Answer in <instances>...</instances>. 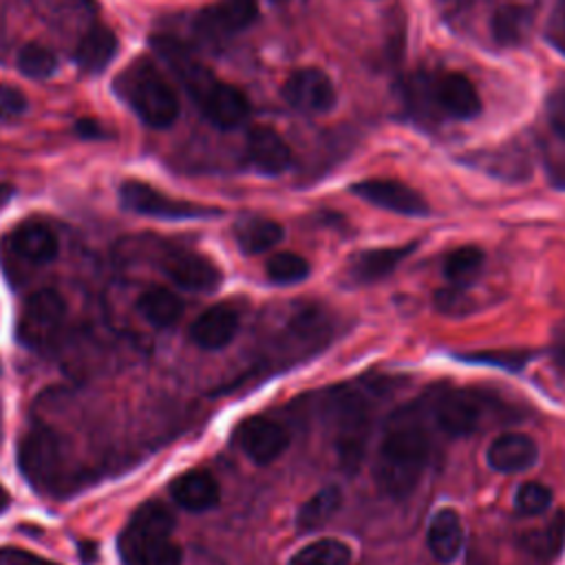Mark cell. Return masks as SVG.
Returning <instances> with one entry per match:
<instances>
[{
	"mask_svg": "<svg viewBox=\"0 0 565 565\" xmlns=\"http://www.w3.org/2000/svg\"><path fill=\"white\" fill-rule=\"evenodd\" d=\"M428 455L430 435L422 404H406L393 411L384 424L373 468L380 490L395 499L411 494L426 470Z\"/></svg>",
	"mask_w": 565,
	"mask_h": 565,
	"instance_id": "cell-1",
	"label": "cell"
},
{
	"mask_svg": "<svg viewBox=\"0 0 565 565\" xmlns=\"http://www.w3.org/2000/svg\"><path fill=\"white\" fill-rule=\"evenodd\" d=\"M172 530V512L157 499L143 501L119 532L121 565H179L181 550Z\"/></svg>",
	"mask_w": 565,
	"mask_h": 565,
	"instance_id": "cell-2",
	"label": "cell"
},
{
	"mask_svg": "<svg viewBox=\"0 0 565 565\" xmlns=\"http://www.w3.org/2000/svg\"><path fill=\"white\" fill-rule=\"evenodd\" d=\"M329 415L338 463L344 472H355L371 437L373 399L360 386H340L329 399Z\"/></svg>",
	"mask_w": 565,
	"mask_h": 565,
	"instance_id": "cell-3",
	"label": "cell"
},
{
	"mask_svg": "<svg viewBox=\"0 0 565 565\" xmlns=\"http://www.w3.org/2000/svg\"><path fill=\"white\" fill-rule=\"evenodd\" d=\"M115 90L150 128H168L179 115V97L174 88L148 60H137L126 66L115 79Z\"/></svg>",
	"mask_w": 565,
	"mask_h": 565,
	"instance_id": "cell-4",
	"label": "cell"
},
{
	"mask_svg": "<svg viewBox=\"0 0 565 565\" xmlns=\"http://www.w3.org/2000/svg\"><path fill=\"white\" fill-rule=\"evenodd\" d=\"M18 466L38 492L57 490L66 466L60 435L49 426H31L18 444Z\"/></svg>",
	"mask_w": 565,
	"mask_h": 565,
	"instance_id": "cell-5",
	"label": "cell"
},
{
	"mask_svg": "<svg viewBox=\"0 0 565 565\" xmlns=\"http://www.w3.org/2000/svg\"><path fill=\"white\" fill-rule=\"evenodd\" d=\"M426 408L433 422L450 437H466L475 433L490 413V399L477 388L435 386L428 395Z\"/></svg>",
	"mask_w": 565,
	"mask_h": 565,
	"instance_id": "cell-6",
	"label": "cell"
},
{
	"mask_svg": "<svg viewBox=\"0 0 565 565\" xmlns=\"http://www.w3.org/2000/svg\"><path fill=\"white\" fill-rule=\"evenodd\" d=\"M66 322V302L60 291L42 287L33 291L18 316V340L35 351L49 349Z\"/></svg>",
	"mask_w": 565,
	"mask_h": 565,
	"instance_id": "cell-7",
	"label": "cell"
},
{
	"mask_svg": "<svg viewBox=\"0 0 565 565\" xmlns=\"http://www.w3.org/2000/svg\"><path fill=\"white\" fill-rule=\"evenodd\" d=\"M119 201L126 210L141 214V216H154L166 221H192V218H210L218 216L221 210L199 205L194 201H183L168 196L159 192L157 188L143 183V181H124L119 185Z\"/></svg>",
	"mask_w": 565,
	"mask_h": 565,
	"instance_id": "cell-8",
	"label": "cell"
},
{
	"mask_svg": "<svg viewBox=\"0 0 565 565\" xmlns=\"http://www.w3.org/2000/svg\"><path fill=\"white\" fill-rule=\"evenodd\" d=\"M234 437H236L241 450L254 463H260V466L276 461L289 446L287 428L269 417H263V415L245 417L236 426Z\"/></svg>",
	"mask_w": 565,
	"mask_h": 565,
	"instance_id": "cell-9",
	"label": "cell"
},
{
	"mask_svg": "<svg viewBox=\"0 0 565 565\" xmlns=\"http://www.w3.org/2000/svg\"><path fill=\"white\" fill-rule=\"evenodd\" d=\"M285 102L302 113L320 115L333 108L335 104V88L329 75L320 68L307 66L294 71L282 84Z\"/></svg>",
	"mask_w": 565,
	"mask_h": 565,
	"instance_id": "cell-10",
	"label": "cell"
},
{
	"mask_svg": "<svg viewBox=\"0 0 565 565\" xmlns=\"http://www.w3.org/2000/svg\"><path fill=\"white\" fill-rule=\"evenodd\" d=\"M351 192L371 205L382 210L404 214V216H424L428 214L426 199L411 185L395 179H364L351 188Z\"/></svg>",
	"mask_w": 565,
	"mask_h": 565,
	"instance_id": "cell-11",
	"label": "cell"
},
{
	"mask_svg": "<svg viewBox=\"0 0 565 565\" xmlns=\"http://www.w3.org/2000/svg\"><path fill=\"white\" fill-rule=\"evenodd\" d=\"M168 278L188 291H212L221 282V269L203 254L190 249H170L161 260Z\"/></svg>",
	"mask_w": 565,
	"mask_h": 565,
	"instance_id": "cell-12",
	"label": "cell"
},
{
	"mask_svg": "<svg viewBox=\"0 0 565 565\" xmlns=\"http://www.w3.org/2000/svg\"><path fill=\"white\" fill-rule=\"evenodd\" d=\"M258 15L256 0H218L214 7L203 9L196 20V33L205 40L218 42L236 31L247 29Z\"/></svg>",
	"mask_w": 565,
	"mask_h": 565,
	"instance_id": "cell-13",
	"label": "cell"
},
{
	"mask_svg": "<svg viewBox=\"0 0 565 565\" xmlns=\"http://www.w3.org/2000/svg\"><path fill=\"white\" fill-rule=\"evenodd\" d=\"M196 108L203 113V117L221 128V130H232L241 126L247 115H249V99L245 93L227 82H216L212 90L196 104Z\"/></svg>",
	"mask_w": 565,
	"mask_h": 565,
	"instance_id": "cell-14",
	"label": "cell"
},
{
	"mask_svg": "<svg viewBox=\"0 0 565 565\" xmlns=\"http://www.w3.org/2000/svg\"><path fill=\"white\" fill-rule=\"evenodd\" d=\"M247 159L260 174L276 177L291 166V150L269 126H256L247 135Z\"/></svg>",
	"mask_w": 565,
	"mask_h": 565,
	"instance_id": "cell-15",
	"label": "cell"
},
{
	"mask_svg": "<svg viewBox=\"0 0 565 565\" xmlns=\"http://www.w3.org/2000/svg\"><path fill=\"white\" fill-rule=\"evenodd\" d=\"M238 333V313L227 305H214L190 324V340L207 351L227 347Z\"/></svg>",
	"mask_w": 565,
	"mask_h": 565,
	"instance_id": "cell-16",
	"label": "cell"
},
{
	"mask_svg": "<svg viewBox=\"0 0 565 565\" xmlns=\"http://www.w3.org/2000/svg\"><path fill=\"white\" fill-rule=\"evenodd\" d=\"M488 463L499 472H523L539 457L536 441L523 433H501L488 446Z\"/></svg>",
	"mask_w": 565,
	"mask_h": 565,
	"instance_id": "cell-17",
	"label": "cell"
},
{
	"mask_svg": "<svg viewBox=\"0 0 565 565\" xmlns=\"http://www.w3.org/2000/svg\"><path fill=\"white\" fill-rule=\"evenodd\" d=\"M9 245L22 260L33 265L51 263L60 252L55 232L40 221H24L15 225L9 234Z\"/></svg>",
	"mask_w": 565,
	"mask_h": 565,
	"instance_id": "cell-18",
	"label": "cell"
},
{
	"mask_svg": "<svg viewBox=\"0 0 565 565\" xmlns=\"http://www.w3.org/2000/svg\"><path fill=\"white\" fill-rule=\"evenodd\" d=\"M170 497L190 512H203L218 503V481L207 470H190L170 481Z\"/></svg>",
	"mask_w": 565,
	"mask_h": 565,
	"instance_id": "cell-19",
	"label": "cell"
},
{
	"mask_svg": "<svg viewBox=\"0 0 565 565\" xmlns=\"http://www.w3.org/2000/svg\"><path fill=\"white\" fill-rule=\"evenodd\" d=\"M439 108L455 119H472L481 110V99L475 84L461 73H446L435 86Z\"/></svg>",
	"mask_w": 565,
	"mask_h": 565,
	"instance_id": "cell-20",
	"label": "cell"
},
{
	"mask_svg": "<svg viewBox=\"0 0 565 565\" xmlns=\"http://www.w3.org/2000/svg\"><path fill=\"white\" fill-rule=\"evenodd\" d=\"M417 247V243L399 245V247H375L358 252L349 260V276L355 282H375L386 278L408 254Z\"/></svg>",
	"mask_w": 565,
	"mask_h": 565,
	"instance_id": "cell-21",
	"label": "cell"
},
{
	"mask_svg": "<svg viewBox=\"0 0 565 565\" xmlns=\"http://www.w3.org/2000/svg\"><path fill=\"white\" fill-rule=\"evenodd\" d=\"M463 547V523L452 508L439 510L428 527V550L439 563H452Z\"/></svg>",
	"mask_w": 565,
	"mask_h": 565,
	"instance_id": "cell-22",
	"label": "cell"
},
{
	"mask_svg": "<svg viewBox=\"0 0 565 565\" xmlns=\"http://www.w3.org/2000/svg\"><path fill=\"white\" fill-rule=\"evenodd\" d=\"M117 46L119 42L115 31L104 24H95L82 35L75 49V62L84 73H102L115 57Z\"/></svg>",
	"mask_w": 565,
	"mask_h": 565,
	"instance_id": "cell-23",
	"label": "cell"
},
{
	"mask_svg": "<svg viewBox=\"0 0 565 565\" xmlns=\"http://www.w3.org/2000/svg\"><path fill=\"white\" fill-rule=\"evenodd\" d=\"M137 309L143 316V320L150 322L152 327L168 329V327H172L181 318L183 302L168 287H148L137 298Z\"/></svg>",
	"mask_w": 565,
	"mask_h": 565,
	"instance_id": "cell-24",
	"label": "cell"
},
{
	"mask_svg": "<svg viewBox=\"0 0 565 565\" xmlns=\"http://www.w3.org/2000/svg\"><path fill=\"white\" fill-rule=\"evenodd\" d=\"M519 543L534 558L550 561L558 556V552L565 545V512L558 510L547 523L525 532Z\"/></svg>",
	"mask_w": 565,
	"mask_h": 565,
	"instance_id": "cell-25",
	"label": "cell"
},
{
	"mask_svg": "<svg viewBox=\"0 0 565 565\" xmlns=\"http://www.w3.org/2000/svg\"><path fill=\"white\" fill-rule=\"evenodd\" d=\"M236 245L241 247V252L254 256V254H263L269 252L274 245L280 243L282 238V225L271 221V218H245L236 225Z\"/></svg>",
	"mask_w": 565,
	"mask_h": 565,
	"instance_id": "cell-26",
	"label": "cell"
},
{
	"mask_svg": "<svg viewBox=\"0 0 565 565\" xmlns=\"http://www.w3.org/2000/svg\"><path fill=\"white\" fill-rule=\"evenodd\" d=\"M342 505V492L335 486H327L318 490L313 497H309L298 514H296V525L300 532H313L329 523V519L340 510Z\"/></svg>",
	"mask_w": 565,
	"mask_h": 565,
	"instance_id": "cell-27",
	"label": "cell"
},
{
	"mask_svg": "<svg viewBox=\"0 0 565 565\" xmlns=\"http://www.w3.org/2000/svg\"><path fill=\"white\" fill-rule=\"evenodd\" d=\"M532 15L525 7L519 4H505L501 9L494 11L492 20H490V29H492V38L501 44V46H514L521 44L527 29H530Z\"/></svg>",
	"mask_w": 565,
	"mask_h": 565,
	"instance_id": "cell-28",
	"label": "cell"
},
{
	"mask_svg": "<svg viewBox=\"0 0 565 565\" xmlns=\"http://www.w3.org/2000/svg\"><path fill=\"white\" fill-rule=\"evenodd\" d=\"M351 547L340 539H318L296 550L287 565H349Z\"/></svg>",
	"mask_w": 565,
	"mask_h": 565,
	"instance_id": "cell-29",
	"label": "cell"
},
{
	"mask_svg": "<svg viewBox=\"0 0 565 565\" xmlns=\"http://www.w3.org/2000/svg\"><path fill=\"white\" fill-rule=\"evenodd\" d=\"M486 263L483 252L477 245H461L452 249L444 260V276L459 287H468L477 280Z\"/></svg>",
	"mask_w": 565,
	"mask_h": 565,
	"instance_id": "cell-30",
	"label": "cell"
},
{
	"mask_svg": "<svg viewBox=\"0 0 565 565\" xmlns=\"http://www.w3.org/2000/svg\"><path fill=\"white\" fill-rule=\"evenodd\" d=\"M265 271L276 285H296L309 276V263L296 252H278L267 258Z\"/></svg>",
	"mask_w": 565,
	"mask_h": 565,
	"instance_id": "cell-31",
	"label": "cell"
},
{
	"mask_svg": "<svg viewBox=\"0 0 565 565\" xmlns=\"http://www.w3.org/2000/svg\"><path fill=\"white\" fill-rule=\"evenodd\" d=\"M18 71L24 75V77H31V79H44V77H51L57 68V60L53 55L51 49H46L44 44H38V42H31V44H24L18 53Z\"/></svg>",
	"mask_w": 565,
	"mask_h": 565,
	"instance_id": "cell-32",
	"label": "cell"
},
{
	"mask_svg": "<svg viewBox=\"0 0 565 565\" xmlns=\"http://www.w3.org/2000/svg\"><path fill=\"white\" fill-rule=\"evenodd\" d=\"M457 358L472 362V364H490L508 371H519L523 369L532 353L525 349H486V351H470V353H459Z\"/></svg>",
	"mask_w": 565,
	"mask_h": 565,
	"instance_id": "cell-33",
	"label": "cell"
},
{
	"mask_svg": "<svg viewBox=\"0 0 565 565\" xmlns=\"http://www.w3.org/2000/svg\"><path fill=\"white\" fill-rule=\"evenodd\" d=\"M552 505V490L539 481H525L514 492V508L523 516H539Z\"/></svg>",
	"mask_w": 565,
	"mask_h": 565,
	"instance_id": "cell-34",
	"label": "cell"
},
{
	"mask_svg": "<svg viewBox=\"0 0 565 565\" xmlns=\"http://www.w3.org/2000/svg\"><path fill=\"white\" fill-rule=\"evenodd\" d=\"M435 307H437V311H441L446 316H466V313L475 311V300L470 298L466 287L452 285V287L439 289L435 294Z\"/></svg>",
	"mask_w": 565,
	"mask_h": 565,
	"instance_id": "cell-35",
	"label": "cell"
},
{
	"mask_svg": "<svg viewBox=\"0 0 565 565\" xmlns=\"http://www.w3.org/2000/svg\"><path fill=\"white\" fill-rule=\"evenodd\" d=\"M26 108H29V102L22 90L0 84V119H15L24 115Z\"/></svg>",
	"mask_w": 565,
	"mask_h": 565,
	"instance_id": "cell-36",
	"label": "cell"
},
{
	"mask_svg": "<svg viewBox=\"0 0 565 565\" xmlns=\"http://www.w3.org/2000/svg\"><path fill=\"white\" fill-rule=\"evenodd\" d=\"M547 119L552 130L565 139V86L556 88L550 97H547Z\"/></svg>",
	"mask_w": 565,
	"mask_h": 565,
	"instance_id": "cell-37",
	"label": "cell"
},
{
	"mask_svg": "<svg viewBox=\"0 0 565 565\" xmlns=\"http://www.w3.org/2000/svg\"><path fill=\"white\" fill-rule=\"evenodd\" d=\"M4 565H55L46 558H40L35 554H29V552H11L7 558H4Z\"/></svg>",
	"mask_w": 565,
	"mask_h": 565,
	"instance_id": "cell-38",
	"label": "cell"
},
{
	"mask_svg": "<svg viewBox=\"0 0 565 565\" xmlns=\"http://www.w3.org/2000/svg\"><path fill=\"white\" fill-rule=\"evenodd\" d=\"M75 128H77V132L82 135V137H86V139H99L104 132H102V124L99 121H95V119H79L77 124H75Z\"/></svg>",
	"mask_w": 565,
	"mask_h": 565,
	"instance_id": "cell-39",
	"label": "cell"
},
{
	"mask_svg": "<svg viewBox=\"0 0 565 565\" xmlns=\"http://www.w3.org/2000/svg\"><path fill=\"white\" fill-rule=\"evenodd\" d=\"M552 353H554V360L561 369H565V324L558 329L556 338H554V347H552Z\"/></svg>",
	"mask_w": 565,
	"mask_h": 565,
	"instance_id": "cell-40",
	"label": "cell"
},
{
	"mask_svg": "<svg viewBox=\"0 0 565 565\" xmlns=\"http://www.w3.org/2000/svg\"><path fill=\"white\" fill-rule=\"evenodd\" d=\"M11 196H13V188H11L9 183H2V181H0V207H2Z\"/></svg>",
	"mask_w": 565,
	"mask_h": 565,
	"instance_id": "cell-41",
	"label": "cell"
},
{
	"mask_svg": "<svg viewBox=\"0 0 565 565\" xmlns=\"http://www.w3.org/2000/svg\"><path fill=\"white\" fill-rule=\"evenodd\" d=\"M7 501H9V499H7V492L0 488V510L7 508Z\"/></svg>",
	"mask_w": 565,
	"mask_h": 565,
	"instance_id": "cell-42",
	"label": "cell"
},
{
	"mask_svg": "<svg viewBox=\"0 0 565 565\" xmlns=\"http://www.w3.org/2000/svg\"><path fill=\"white\" fill-rule=\"evenodd\" d=\"M271 2H276V4H282V2H287V0H271Z\"/></svg>",
	"mask_w": 565,
	"mask_h": 565,
	"instance_id": "cell-43",
	"label": "cell"
}]
</instances>
